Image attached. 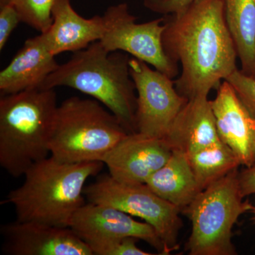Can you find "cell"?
Listing matches in <instances>:
<instances>
[{
  "label": "cell",
  "instance_id": "obj_1",
  "mask_svg": "<svg viewBox=\"0 0 255 255\" xmlns=\"http://www.w3.org/2000/svg\"><path fill=\"white\" fill-rule=\"evenodd\" d=\"M164 51L182 67L176 89L187 100L209 96L238 70L224 0H197L182 14L164 17Z\"/></svg>",
  "mask_w": 255,
  "mask_h": 255
},
{
  "label": "cell",
  "instance_id": "obj_2",
  "mask_svg": "<svg viewBox=\"0 0 255 255\" xmlns=\"http://www.w3.org/2000/svg\"><path fill=\"white\" fill-rule=\"evenodd\" d=\"M103 166L102 162H60L50 155L26 171L22 184L1 204L12 206L18 221L70 228L74 215L85 204L87 181Z\"/></svg>",
  "mask_w": 255,
  "mask_h": 255
},
{
  "label": "cell",
  "instance_id": "obj_3",
  "mask_svg": "<svg viewBox=\"0 0 255 255\" xmlns=\"http://www.w3.org/2000/svg\"><path fill=\"white\" fill-rule=\"evenodd\" d=\"M130 58L124 52L107 51L100 41L94 42L59 64L40 89L66 87L78 90L105 106L127 132H137V94Z\"/></svg>",
  "mask_w": 255,
  "mask_h": 255
},
{
  "label": "cell",
  "instance_id": "obj_4",
  "mask_svg": "<svg viewBox=\"0 0 255 255\" xmlns=\"http://www.w3.org/2000/svg\"><path fill=\"white\" fill-rule=\"evenodd\" d=\"M54 89H35L0 99V165L22 177L50 155L57 110Z\"/></svg>",
  "mask_w": 255,
  "mask_h": 255
},
{
  "label": "cell",
  "instance_id": "obj_5",
  "mask_svg": "<svg viewBox=\"0 0 255 255\" xmlns=\"http://www.w3.org/2000/svg\"><path fill=\"white\" fill-rule=\"evenodd\" d=\"M128 132L100 102L71 97L57 110L50 156L60 162H102Z\"/></svg>",
  "mask_w": 255,
  "mask_h": 255
},
{
  "label": "cell",
  "instance_id": "obj_6",
  "mask_svg": "<svg viewBox=\"0 0 255 255\" xmlns=\"http://www.w3.org/2000/svg\"><path fill=\"white\" fill-rule=\"evenodd\" d=\"M237 169L201 191L185 210L191 222V255H233L232 229L253 209L243 201Z\"/></svg>",
  "mask_w": 255,
  "mask_h": 255
},
{
  "label": "cell",
  "instance_id": "obj_7",
  "mask_svg": "<svg viewBox=\"0 0 255 255\" xmlns=\"http://www.w3.org/2000/svg\"><path fill=\"white\" fill-rule=\"evenodd\" d=\"M88 202L112 206L141 219L155 229L164 253L173 251L182 226L180 210L151 190L145 184H126L103 174L84 190Z\"/></svg>",
  "mask_w": 255,
  "mask_h": 255
},
{
  "label": "cell",
  "instance_id": "obj_8",
  "mask_svg": "<svg viewBox=\"0 0 255 255\" xmlns=\"http://www.w3.org/2000/svg\"><path fill=\"white\" fill-rule=\"evenodd\" d=\"M101 43L107 51L132 55L174 78L179 74L177 63L169 58L162 45L164 17L138 23L127 3L112 5L103 16Z\"/></svg>",
  "mask_w": 255,
  "mask_h": 255
},
{
  "label": "cell",
  "instance_id": "obj_9",
  "mask_svg": "<svg viewBox=\"0 0 255 255\" xmlns=\"http://www.w3.org/2000/svg\"><path fill=\"white\" fill-rule=\"evenodd\" d=\"M129 68L137 94V132L164 139L188 100L172 78L145 62L132 57Z\"/></svg>",
  "mask_w": 255,
  "mask_h": 255
},
{
  "label": "cell",
  "instance_id": "obj_10",
  "mask_svg": "<svg viewBox=\"0 0 255 255\" xmlns=\"http://www.w3.org/2000/svg\"><path fill=\"white\" fill-rule=\"evenodd\" d=\"M70 228L87 246L117 238H133L164 253L163 243L150 225L139 222L112 206L90 202L84 204L74 215Z\"/></svg>",
  "mask_w": 255,
  "mask_h": 255
},
{
  "label": "cell",
  "instance_id": "obj_11",
  "mask_svg": "<svg viewBox=\"0 0 255 255\" xmlns=\"http://www.w3.org/2000/svg\"><path fill=\"white\" fill-rule=\"evenodd\" d=\"M2 251L9 255H94L70 228L33 221L2 225Z\"/></svg>",
  "mask_w": 255,
  "mask_h": 255
},
{
  "label": "cell",
  "instance_id": "obj_12",
  "mask_svg": "<svg viewBox=\"0 0 255 255\" xmlns=\"http://www.w3.org/2000/svg\"><path fill=\"white\" fill-rule=\"evenodd\" d=\"M172 152L164 139L130 132L107 153L102 162L111 177L119 182L145 184L166 163Z\"/></svg>",
  "mask_w": 255,
  "mask_h": 255
},
{
  "label": "cell",
  "instance_id": "obj_13",
  "mask_svg": "<svg viewBox=\"0 0 255 255\" xmlns=\"http://www.w3.org/2000/svg\"><path fill=\"white\" fill-rule=\"evenodd\" d=\"M218 133L246 167L255 164V119L226 80L211 101Z\"/></svg>",
  "mask_w": 255,
  "mask_h": 255
},
{
  "label": "cell",
  "instance_id": "obj_14",
  "mask_svg": "<svg viewBox=\"0 0 255 255\" xmlns=\"http://www.w3.org/2000/svg\"><path fill=\"white\" fill-rule=\"evenodd\" d=\"M46 34L29 38L0 73V92L7 95L41 88L58 68Z\"/></svg>",
  "mask_w": 255,
  "mask_h": 255
},
{
  "label": "cell",
  "instance_id": "obj_15",
  "mask_svg": "<svg viewBox=\"0 0 255 255\" xmlns=\"http://www.w3.org/2000/svg\"><path fill=\"white\" fill-rule=\"evenodd\" d=\"M102 16L87 18L73 9L70 0H55L52 9V23L45 32L52 53L56 56L65 52L80 51L104 33Z\"/></svg>",
  "mask_w": 255,
  "mask_h": 255
},
{
  "label": "cell",
  "instance_id": "obj_16",
  "mask_svg": "<svg viewBox=\"0 0 255 255\" xmlns=\"http://www.w3.org/2000/svg\"><path fill=\"white\" fill-rule=\"evenodd\" d=\"M164 139L172 150L186 153L221 140L208 96L188 100Z\"/></svg>",
  "mask_w": 255,
  "mask_h": 255
},
{
  "label": "cell",
  "instance_id": "obj_17",
  "mask_svg": "<svg viewBox=\"0 0 255 255\" xmlns=\"http://www.w3.org/2000/svg\"><path fill=\"white\" fill-rule=\"evenodd\" d=\"M151 190L164 200L185 211L201 189L186 152L172 150V155L145 182Z\"/></svg>",
  "mask_w": 255,
  "mask_h": 255
},
{
  "label": "cell",
  "instance_id": "obj_18",
  "mask_svg": "<svg viewBox=\"0 0 255 255\" xmlns=\"http://www.w3.org/2000/svg\"><path fill=\"white\" fill-rule=\"evenodd\" d=\"M228 28L241 71L255 79V0H224Z\"/></svg>",
  "mask_w": 255,
  "mask_h": 255
},
{
  "label": "cell",
  "instance_id": "obj_19",
  "mask_svg": "<svg viewBox=\"0 0 255 255\" xmlns=\"http://www.w3.org/2000/svg\"><path fill=\"white\" fill-rule=\"evenodd\" d=\"M187 155L201 190L241 164L237 156L221 140Z\"/></svg>",
  "mask_w": 255,
  "mask_h": 255
},
{
  "label": "cell",
  "instance_id": "obj_20",
  "mask_svg": "<svg viewBox=\"0 0 255 255\" xmlns=\"http://www.w3.org/2000/svg\"><path fill=\"white\" fill-rule=\"evenodd\" d=\"M17 9L21 22L40 33L48 31L52 23V9L55 0H10Z\"/></svg>",
  "mask_w": 255,
  "mask_h": 255
},
{
  "label": "cell",
  "instance_id": "obj_21",
  "mask_svg": "<svg viewBox=\"0 0 255 255\" xmlns=\"http://www.w3.org/2000/svg\"><path fill=\"white\" fill-rule=\"evenodd\" d=\"M138 240L122 238L89 245L94 255H150L137 246Z\"/></svg>",
  "mask_w": 255,
  "mask_h": 255
},
{
  "label": "cell",
  "instance_id": "obj_22",
  "mask_svg": "<svg viewBox=\"0 0 255 255\" xmlns=\"http://www.w3.org/2000/svg\"><path fill=\"white\" fill-rule=\"evenodd\" d=\"M226 80L231 84L240 100L255 119V79L238 69Z\"/></svg>",
  "mask_w": 255,
  "mask_h": 255
},
{
  "label": "cell",
  "instance_id": "obj_23",
  "mask_svg": "<svg viewBox=\"0 0 255 255\" xmlns=\"http://www.w3.org/2000/svg\"><path fill=\"white\" fill-rule=\"evenodd\" d=\"M21 22L17 9L10 0H0V50L4 49L11 33Z\"/></svg>",
  "mask_w": 255,
  "mask_h": 255
},
{
  "label": "cell",
  "instance_id": "obj_24",
  "mask_svg": "<svg viewBox=\"0 0 255 255\" xmlns=\"http://www.w3.org/2000/svg\"><path fill=\"white\" fill-rule=\"evenodd\" d=\"M196 1L197 0H143V4L153 12L168 16L182 14Z\"/></svg>",
  "mask_w": 255,
  "mask_h": 255
},
{
  "label": "cell",
  "instance_id": "obj_25",
  "mask_svg": "<svg viewBox=\"0 0 255 255\" xmlns=\"http://www.w3.org/2000/svg\"><path fill=\"white\" fill-rule=\"evenodd\" d=\"M240 187L244 197L255 194V164L238 173Z\"/></svg>",
  "mask_w": 255,
  "mask_h": 255
}]
</instances>
